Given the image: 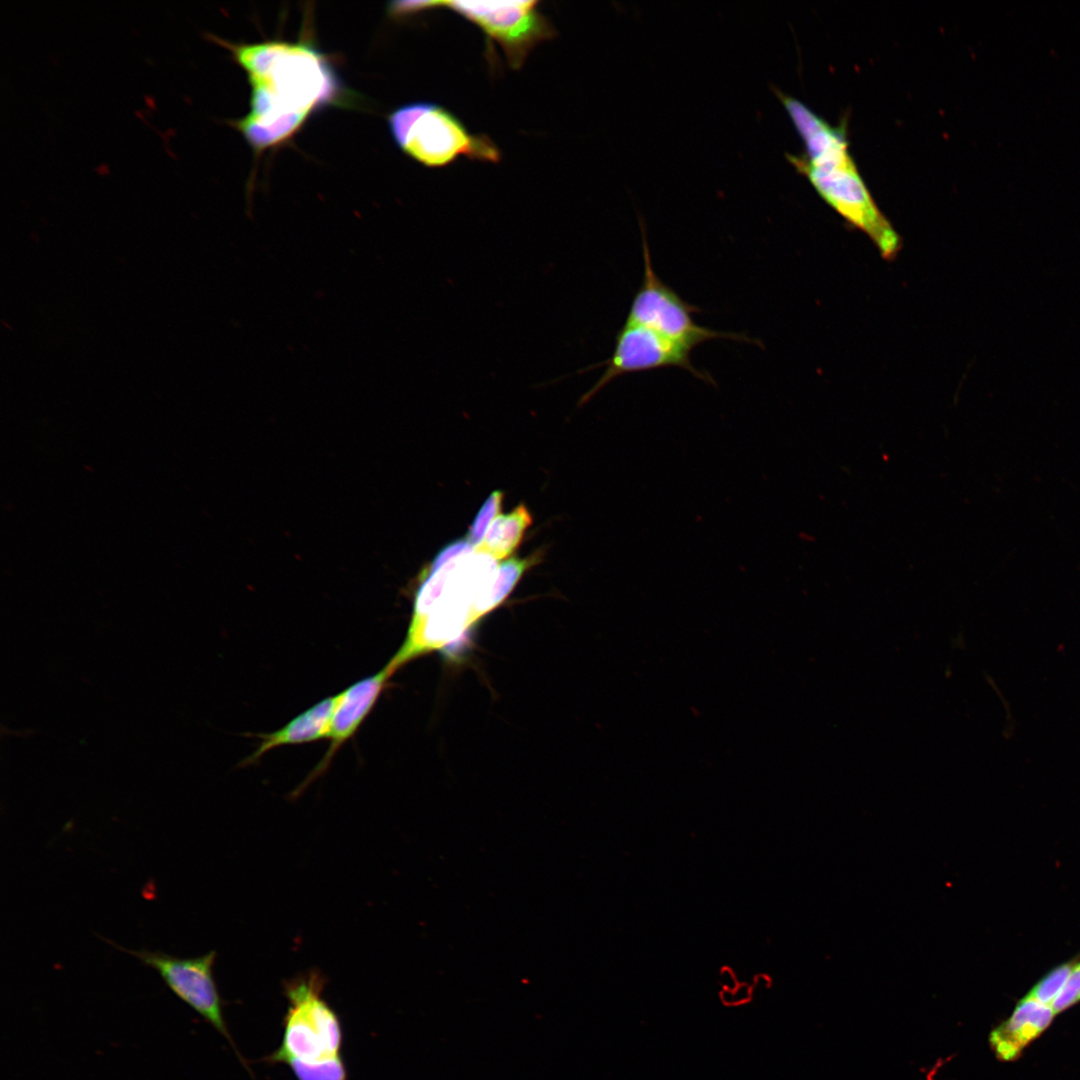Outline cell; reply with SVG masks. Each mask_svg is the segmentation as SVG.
Segmentation results:
<instances>
[{"label": "cell", "instance_id": "1", "mask_svg": "<svg viewBox=\"0 0 1080 1080\" xmlns=\"http://www.w3.org/2000/svg\"><path fill=\"white\" fill-rule=\"evenodd\" d=\"M207 40L231 51L251 85L245 123L268 139L294 135L316 108L337 103L342 87L327 58L306 43H232L210 32Z\"/></svg>", "mask_w": 1080, "mask_h": 1080}, {"label": "cell", "instance_id": "2", "mask_svg": "<svg viewBox=\"0 0 1080 1080\" xmlns=\"http://www.w3.org/2000/svg\"><path fill=\"white\" fill-rule=\"evenodd\" d=\"M794 125L805 142L806 154L787 155L789 161L833 209L873 241L884 259H894L902 239L859 174L844 131L810 109L800 111Z\"/></svg>", "mask_w": 1080, "mask_h": 1080}, {"label": "cell", "instance_id": "3", "mask_svg": "<svg viewBox=\"0 0 1080 1080\" xmlns=\"http://www.w3.org/2000/svg\"><path fill=\"white\" fill-rule=\"evenodd\" d=\"M495 559L476 552L459 560L442 595L422 619L410 621L407 636L389 661L396 671L406 662L455 644L480 619L476 604L495 572Z\"/></svg>", "mask_w": 1080, "mask_h": 1080}, {"label": "cell", "instance_id": "4", "mask_svg": "<svg viewBox=\"0 0 1080 1080\" xmlns=\"http://www.w3.org/2000/svg\"><path fill=\"white\" fill-rule=\"evenodd\" d=\"M393 141L401 151L427 167H441L459 156L496 162L500 151L485 135L468 132L450 111L432 102L417 101L388 116Z\"/></svg>", "mask_w": 1080, "mask_h": 1080}, {"label": "cell", "instance_id": "5", "mask_svg": "<svg viewBox=\"0 0 1080 1080\" xmlns=\"http://www.w3.org/2000/svg\"><path fill=\"white\" fill-rule=\"evenodd\" d=\"M325 980L310 972L288 981L284 993L288 1001L283 1021L282 1041L264 1060L317 1063L341 1057L343 1033L335 1011L323 999Z\"/></svg>", "mask_w": 1080, "mask_h": 1080}, {"label": "cell", "instance_id": "6", "mask_svg": "<svg viewBox=\"0 0 1080 1080\" xmlns=\"http://www.w3.org/2000/svg\"><path fill=\"white\" fill-rule=\"evenodd\" d=\"M445 8L466 18L499 44L511 67L522 66L528 53L550 39L554 29L538 1H414L413 11Z\"/></svg>", "mask_w": 1080, "mask_h": 1080}, {"label": "cell", "instance_id": "7", "mask_svg": "<svg viewBox=\"0 0 1080 1080\" xmlns=\"http://www.w3.org/2000/svg\"><path fill=\"white\" fill-rule=\"evenodd\" d=\"M643 277L634 294L625 322L649 328L692 351L713 339H732L753 342L741 334L727 333L698 325L692 315L698 307L684 301L673 288L655 273L643 223Z\"/></svg>", "mask_w": 1080, "mask_h": 1080}, {"label": "cell", "instance_id": "8", "mask_svg": "<svg viewBox=\"0 0 1080 1080\" xmlns=\"http://www.w3.org/2000/svg\"><path fill=\"white\" fill-rule=\"evenodd\" d=\"M103 941L135 957L143 965L153 968L172 993L219 1032L232 1045L240 1060L245 1063L225 1021L223 999L213 975L217 957L215 951L197 957L183 958L160 950L127 949L107 938H103Z\"/></svg>", "mask_w": 1080, "mask_h": 1080}, {"label": "cell", "instance_id": "9", "mask_svg": "<svg viewBox=\"0 0 1080 1080\" xmlns=\"http://www.w3.org/2000/svg\"><path fill=\"white\" fill-rule=\"evenodd\" d=\"M690 353L691 350L649 328L625 322L616 333L611 356L600 363L575 372V374H582L604 367L599 379L580 398L579 405L587 403L614 379L629 373L677 367L688 371L698 379L714 383L710 375L698 370L692 364Z\"/></svg>", "mask_w": 1080, "mask_h": 1080}, {"label": "cell", "instance_id": "10", "mask_svg": "<svg viewBox=\"0 0 1080 1080\" xmlns=\"http://www.w3.org/2000/svg\"><path fill=\"white\" fill-rule=\"evenodd\" d=\"M389 663L378 673L366 677L339 693L328 738L330 746L313 771V777L321 774L337 750L351 738L373 708L388 679L394 673Z\"/></svg>", "mask_w": 1080, "mask_h": 1080}, {"label": "cell", "instance_id": "11", "mask_svg": "<svg viewBox=\"0 0 1080 1080\" xmlns=\"http://www.w3.org/2000/svg\"><path fill=\"white\" fill-rule=\"evenodd\" d=\"M1054 1014L1051 1005L1030 995L1022 999L1010 1019L991 1033L990 1042L997 1056L1003 1060L1017 1056L1023 1046L1050 1024Z\"/></svg>", "mask_w": 1080, "mask_h": 1080}, {"label": "cell", "instance_id": "12", "mask_svg": "<svg viewBox=\"0 0 1080 1080\" xmlns=\"http://www.w3.org/2000/svg\"><path fill=\"white\" fill-rule=\"evenodd\" d=\"M339 699V694L327 697L301 713L282 728L259 735L261 742L256 750L243 761L248 765L262 755L279 746L302 744L328 737L332 716Z\"/></svg>", "mask_w": 1080, "mask_h": 1080}, {"label": "cell", "instance_id": "13", "mask_svg": "<svg viewBox=\"0 0 1080 1080\" xmlns=\"http://www.w3.org/2000/svg\"><path fill=\"white\" fill-rule=\"evenodd\" d=\"M531 523V514L525 505L520 504L511 512L499 515L493 520L475 551L487 554L495 560L506 558L518 548Z\"/></svg>", "mask_w": 1080, "mask_h": 1080}, {"label": "cell", "instance_id": "14", "mask_svg": "<svg viewBox=\"0 0 1080 1080\" xmlns=\"http://www.w3.org/2000/svg\"><path fill=\"white\" fill-rule=\"evenodd\" d=\"M537 560V555H532L526 558H512L501 563L477 601L478 618L481 619L498 607L508 597L526 570Z\"/></svg>", "mask_w": 1080, "mask_h": 1080}, {"label": "cell", "instance_id": "15", "mask_svg": "<svg viewBox=\"0 0 1080 1080\" xmlns=\"http://www.w3.org/2000/svg\"><path fill=\"white\" fill-rule=\"evenodd\" d=\"M289 1066L297 1080H348L347 1069L342 1057L317 1062L304 1063L289 1061Z\"/></svg>", "mask_w": 1080, "mask_h": 1080}, {"label": "cell", "instance_id": "16", "mask_svg": "<svg viewBox=\"0 0 1080 1080\" xmlns=\"http://www.w3.org/2000/svg\"><path fill=\"white\" fill-rule=\"evenodd\" d=\"M503 497L501 491H493L478 511L466 537L473 547H477L481 543L488 525L500 512Z\"/></svg>", "mask_w": 1080, "mask_h": 1080}, {"label": "cell", "instance_id": "17", "mask_svg": "<svg viewBox=\"0 0 1080 1080\" xmlns=\"http://www.w3.org/2000/svg\"><path fill=\"white\" fill-rule=\"evenodd\" d=\"M1073 967L1066 964L1054 969L1032 989L1029 995L1041 1003L1051 1005L1064 987Z\"/></svg>", "mask_w": 1080, "mask_h": 1080}, {"label": "cell", "instance_id": "18", "mask_svg": "<svg viewBox=\"0 0 1080 1080\" xmlns=\"http://www.w3.org/2000/svg\"><path fill=\"white\" fill-rule=\"evenodd\" d=\"M1078 1000H1080V963L1073 967L1064 987L1051 1003V1007L1057 1013Z\"/></svg>", "mask_w": 1080, "mask_h": 1080}, {"label": "cell", "instance_id": "19", "mask_svg": "<svg viewBox=\"0 0 1080 1080\" xmlns=\"http://www.w3.org/2000/svg\"><path fill=\"white\" fill-rule=\"evenodd\" d=\"M473 550V546L465 539L457 540L449 545L445 546L434 558L433 562L429 566L428 573L434 572L447 563L460 558L464 555L470 554Z\"/></svg>", "mask_w": 1080, "mask_h": 1080}, {"label": "cell", "instance_id": "20", "mask_svg": "<svg viewBox=\"0 0 1080 1080\" xmlns=\"http://www.w3.org/2000/svg\"><path fill=\"white\" fill-rule=\"evenodd\" d=\"M752 990L746 984H738L733 990L723 989L721 1000L725 1005L735 1006L748 1002L751 999Z\"/></svg>", "mask_w": 1080, "mask_h": 1080}]
</instances>
